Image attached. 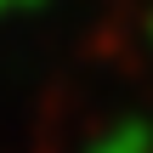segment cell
<instances>
[{
  "label": "cell",
  "instance_id": "obj_1",
  "mask_svg": "<svg viewBox=\"0 0 153 153\" xmlns=\"http://www.w3.org/2000/svg\"><path fill=\"white\" fill-rule=\"evenodd\" d=\"M97 153H153V136H148V125H119L97 142Z\"/></svg>",
  "mask_w": 153,
  "mask_h": 153
},
{
  "label": "cell",
  "instance_id": "obj_2",
  "mask_svg": "<svg viewBox=\"0 0 153 153\" xmlns=\"http://www.w3.org/2000/svg\"><path fill=\"white\" fill-rule=\"evenodd\" d=\"M6 6H28V0H0V11H6Z\"/></svg>",
  "mask_w": 153,
  "mask_h": 153
}]
</instances>
